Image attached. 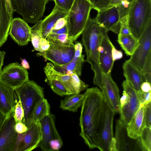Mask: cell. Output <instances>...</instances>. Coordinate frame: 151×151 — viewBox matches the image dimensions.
<instances>
[{"label": "cell", "mask_w": 151, "mask_h": 151, "mask_svg": "<svg viewBox=\"0 0 151 151\" xmlns=\"http://www.w3.org/2000/svg\"><path fill=\"white\" fill-rule=\"evenodd\" d=\"M122 95L120 99L119 120L126 127L139 107L137 91L126 81L122 83Z\"/></svg>", "instance_id": "ba28073f"}, {"label": "cell", "mask_w": 151, "mask_h": 151, "mask_svg": "<svg viewBox=\"0 0 151 151\" xmlns=\"http://www.w3.org/2000/svg\"><path fill=\"white\" fill-rule=\"evenodd\" d=\"M112 56L113 60L114 62L115 60L122 58L123 55L122 52L116 50L114 45L112 50Z\"/></svg>", "instance_id": "60d3db41"}, {"label": "cell", "mask_w": 151, "mask_h": 151, "mask_svg": "<svg viewBox=\"0 0 151 151\" xmlns=\"http://www.w3.org/2000/svg\"><path fill=\"white\" fill-rule=\"evenodd\" d=\"M120 28L119 34L129 35L131 34L128 23H120Z\"/></svg>", "instance_id": "7bdbcfd3"}, {"label": "cell", "mask_w": 151, "mask_h": 151, "mask_svg": "<svg viewBox=\"0 0 151 151\" xmlns=\"http://www.w3.org/2000/svg\"><path fill=\"white\" fill-rule=\"evenodd\" d=\"M15 93L21 102L24 110L23 121L28 128L34 122L35 109L44 98V88L32 80H29L15 88Z\"/></svg>", "instance_id": "3957f363"}, {"label": "cell", "mask_w": 151, "mask_h": 151, "mask_svg": "<svg viewBox=\"0 0 151 151\" xmlns=\"http://www.w3.org/2000/svg\"><path fill=\"white\" fill-rule=\"evenodd\" d=\"M117 42L127 55L131 56L139 43V40L132 34L118 35Z\"/></svg>", "instance_id": "4316f807"}, {"label": "cell", "mask_w": 151, "mask_h": 151, "mask_svg": "<svg viewBox=\"0 0 151 151\" xmlns=\"http://www.w3.org/2000/svg\"><path fill=\"white\" fill-rule=\"evenodd\" d=\"M14 112L7 117L0 132V151H13L18 135Z\"/></svg>", "instance_id": "2e32d148"}, {"label": "cell", "mask_w": 151, "mask_h": 151, "mask_svg": "<svg viewBox=\"0 0 151 151\" xmlns=\"http://www.w3.org/2000/svg\"><path fill=\"white\" fill-rule=\"evenodd\" d=\"M47 39L50 43L49 48L44 52L37 53V56H42L46 60L50 61L54 67L63 65L73 59L75 53L74 44L66 45L49 36Z\"/></svg>", "instance_id": "8992f818"}, {"label": "cell", "mask_w": 151, "mask_h": 151, "mask_svg": "<svg viewBox=\"0 0 151 151\" xmlns=\"http://www.w3.org/2000/svg\"><path fill=\"white\" fill-rule=\"evenodd\" d=\"M5 52L4 51L0 50V73L2 71V67L3 65L4 60L5 54Z\"/></svg>", "instance_id": "816d5d0a"}, {"label": "cell", "mask_w": 151, "mask_h": 151, "mask_svg": "<svg viewBox=\"0 0 151 151\" xmlns=\"http://www.w3.org/2000/svg\"><path fill=\"white\" fill-rule=\"evenodd\" d=\"M75 53L74 56L77 57H81L83 54H82L83 47L81 42H76L75 44Z\"/></svg>", "instance_id": "ee69618b"}, {"label": "cell", "mask_w": 151, "mask_h": 151, "mask_svg": "<svg viewBox=\"0 0 151 151\" xmlns=\"http://www.w3.org/2000/svg\"><path fill=\"white\" fill-rule=\"evenodd\" d=\"M84 56V55L79 57L74 56L68 63L59 66H54V68L57 71L63 73H65L67 71H71L80 76L81 75L82 64L85 61Z\"/></svg>", "instance_id": "83f0119b"}, {"label": "cell", "mask_w": 151, "mask_h": 151, "mask_svg": "<svg viewBox=\"0 0 151 151\" xmlns=\"http://www.w3.org/2000/svg\"><path fill=\"white\" fill-rule=\"evenodd\" d=\"M151 21V0H134L128 18L131 34L139 40Z\"/></svg>", "instance_id": "5b68a950"}, {"label": "cell", "mask_w": 151, "mask_h": 151, "mask_svg": "<svg viewBox=\"0 0 151 151\" xmlns=\"http://www.w3.org/2000/svg\"><path fill=\"white\" fill-rule=\"evenodd\" d=\"M113 45L107 33L103 37L101 45L98 48L100 68L101 72L106 74L111 73L113 67L114 62L112 56Z\"/></svg>", "instance_id": "d6986e66"}, {"label": "cell", "mask_w": 151, "mask_h": 151, "mask_svg": "<svg viewBox=\"0 0 151 151\" xmlns=\"http://www.w3.org/2000/svg\"><path fill=\"white\" fill-rule=\"evenodd\" d=\"M15 129L18 133H22L26 132L28 128L24 123L19 122L16 123Z\"/></svg>", "instance_id": "b9f144b4"}, {"label": "cell", "mask_w": 151, "mask_h": 151, "mask_svg": "<svg viewBox=\"0 0 151 151\" xmlns=\"http://www.w3.org/2000/svg\"><path fill=\"white\" fill-rule=\"evenodd\" d=\"M84 94L79 118L80 135L90 149L97 148L105 99L97 87L87 88Z\"/></svg>", "instance_id": "6da1fadb"}, {"label": "cell", "mask_w": 151, "mask_h": 151, "mask_svg": "<svg viewBox=\"0 0 151 151\" xmlns=\"http://www.w3.org/2000/svg\"><path fill=\"white\" fill-rule=\"evenodd\" d=\"M143 106H139L131 121L126 126L128 135L134 139L139 138L146 126L144 119Z\"/></svg>", "instance_id": "7402d4cb"}, {"label": "cell", "mask_w": 151, "mask_h": 151, "mask_svg": "<svg viewBox=\"0 0 151 151\" xmlns=\"http://www.w3.org/2000/svg\"><path fill=\"white\" fill-rule=\"evenodd\" d=\"M123 74L126 80L136 91L141 90L142 84L146 81L144 76L128 60H126L123 65Z\"/></svg>", "instance_id": "44dd1931"}, {"label": "cell", "mask_w": 151, "mask_h": 151, "mask_svg": "<svg viewBox=\"0 0 151 151\" xmlns=\"http://www.w3.org/2000/svg\"><path fill=\"white\" fill-rule=\"evenodd\" d=\"M31 28L23 19L13 18L9 35L19 45H26L31 41Z\"/></svg>", "instance_id": "e0dca14e"}, {"label": "cell", "mask_w": 151, "mask_h": 151, "mask_svg": "<svg viewBox=\"0 0 151 151\" xmlns=\"http://www.w3.org/2000/svg\"><path fill=\"white\" fill-rule=\"evenodd\" d=\"M105 99L116 113L120 114L119 91V88L112 78L111 73H101V82L98 86Z\"/></svg>", "instance_id": "5bb4252c"}, {"label": "cell", "mask_w": 151, "mask_h": 151, "mask_svg": "<svg viewBox=\"0 0 151 151\" xmlns=\"http://www.w3.org/2000/svg\"><path fill=\"white\" fill-rule=\"evenodd\" d=\"M16 105L14 111V116L16 123L19 122H23L24 116V112L20 100L16 94Z\"/></svg>", "instance_id": "836d02e7"}, {"label": "cell", "mask_w": 151, "mask_h": 151, "mask_svg": "<svg viewBox=\"0 0 151 151\" xmlns=\"http://www.w3.org/2000/svg\"><path fill=\"white\" fill-rule=\"evenodd\" d=\"M50 0H11L14 10L27 22L35 24L43 16Z\"/></svg>", "instance_id": "52a82bcc"}, {"label": "cell", "mask_w": 151, "mask_h": 151, "mask_svg": "<svg viewBox=\"0 0 151 151\" xmlns=\"http://www.w3.org/2000/svg\"><path fill=\"white\" fill-rule=\"evenodd\" d=\"M143 151L139 138L128 135L126 127L119 120L116 121L112 151Z\"/></svg>", "instance_id": "30bf717a"}, {"label": "cell", "mask_w": 151, "mask_h": 151, "mask_svg": "<svg viewBox=\"0 0 151 151\" xmlns=\"http://www.w3.org/2000/svg\"><path fill=\"white\" fill-rule=\"evenodd\" d=\"M139 138L143 151H151V128L145 126Z\"/></svg>", "instance_id": "1f68e13d"}, {"label": "cell", "mask_w": 151, "mask_h": 151, "mask_svg": "<svg viewBox=\"0 0 151 151\" xmlns=\"http://www.w3.org/2000/svg\"><path fill=\"white\" fill-rule=\"evenodd\" d=\"M121 0H110L107 7L118 6L120 3Z\"/></svg>", "instance_id": "f5cc1de1"}, {"label": "cell", "mask_w": 151, "mask_h": 151, "mask_svg": "<svg viewBox=\"0 0 151 151\" xmlns=\"http://www.w3.org/2000/svg\"><path fill=\"white\" fill-rule=\"evenodd\" d=\"M92 4L93 9L98 12L107 8L110 0H87Z\"/></svg>", "instance_id": "d590c367"}, {"label": "cell", "mask_w": 151, "mask_h": 151, "mask_svg": "<svg viewBox=\"0 0 151 151\" xmlns=\"http://www.w3.org/2000/svg\"><path fill=\"white\" fill-rule=\"evenodd\" d=\"M13 16L9 13L5 0H0V47L7 40Z\"/></svg>", "instance_id": "cb8c5ba5"}, {"label": "cell", "mask_w": 151, "mask_h": 151, "mask_svg": "<svg viewBox=\"0 0 151 151\" xmlns=\"http://www.w3.org/2000/svg\"><path fill=\"white\" fill-rule=\"evenodd\" d=\"M95 19L99 25L108 31L111 30L115 33L119 34L120 24L116 6L107 7L98 12Z\"/></svg>", "instance_id": "ac0fdd59"}, {"label": "cell", "mask_w": 151, "mask_h": 151, "mask_svg": "<svg viewBox=\"0 0 151 151\" xmlns=\"http://www.w3.org/2000/svg\"><path fill=\"white\" fill-rule=\"evenodd\" d=\"M50 106L47 99L44 98L37 104L34 115V122H40L51 112Z\"/></svg>", "instance_id": "f546056e"}, {"label": "cell", "mask_w": 151, "mask_h": 151, "mask_svg": "<svg viewBox=\"0 0 151 151\" xmlns=\"http://www.w3.org/2000/svg\"><path fill=\"white\" fill-rule=\"evenodd\" d=\"M42 20L41 19L39 20L31 28V41L34 48L32 51H38L41 53L44 52L39 46L40 42L43 37L41 29Z\"/></svg>", "instance_id": "f1b7e54d"}, {"label": "cell", "mask_w": 151, "mask_h": 151, "mask_svg": "<svg viewBox=\"0 0 151 151\" xmlns=\"http://www.w3.org/2000/svg\"><path fill=\"white\" fill-rule=\"evenodd\" d=\"M141 72L144 76L146 81L151 84V54L148 57Z\"/></svg>", "instance_id": "e575fe53"}, {"label": "cell", "mask_w": 151, "mask_h": 151, "mask_svg": "<svg viewBox=\"0 0 151 151\" xmlns=\"http://www.w3.org/2000/svg\"><path fill=\"white\" fill-rule=\"evenodd\" d=\"M45 74H49L59 81L65 87L69 95L76 94L72 85L70 76L59 72L54 68L51 63H47L44 68Z\"/></svg>", "instance_id": "d4e9b609"}, {"label": "cell", "mask_w": 151, "mask_h": 151, "mask_svg": "<svg viewBox=\"0 0 151 151\" xmlns=\"http://www.w3.org/2000/svg\"><path fill=\"white\" fill-rule=\"evenodd\" d=\"M68 12L63 11L55 5L51 13L42 21V32L43 38L47 39L57 20L66 17Z\"/></svg>", "instance_id": "603a6c76"}, {"label": "cell", "mask_w": 151, "mask_h": 151, "mask_svg": "<svg viewBox=\"0 0 151 151\" xmlns=\"http://www.w3.org/2000/svg\"><path fill=\"white\" fill-rule=\"evenodd\" d=\"M9 116L4 114L0 110V132L6 120Z\"/></svg>", "instance_id": "f907efd6"}, {"label": "cell", "mask_w": 151, "mask_h": 151, "mask_svg": "<svg viewBox=\"0 0 151 151\" xmlns=\"http://www.w3.org/2000/svg\"><path fill=\"white\" fill-rule=\"evenodd\" d=\"M150 54H151V21L149 23L139 40L138 45L128 60L141 72Z\"/></svg>", "instance_id": "7c38bea8"}, {"label": "cell", "mask_w": 151, "mask_h": 151, "mask_svg": "<svg viewBox=\"0 0 151 151\" xmlns=\"http://www.w3.org/2000/svg\"><path fill=\"white\" fill-rule=\"evenodd\" d=\"M115 114L105 100L100 138L97 148L101 151H112L114 137L113 121Z\"/></svg>", "instance_id": "9c48e42d"}, {"label": "cell", "mask_w": 151, "mask_h": 151, "mask_svg": "<svg viewBox=\"0 0 151 151\" xmlns=\"http://www.w3.org/2000/svg\"><path fill=\"white\" fill-rule=\"evenodd\" d=\"M29 80L27 70L17 63L6 65L0 73V82L14 90Z\"/></svg>", "instance_id": "8fae6325"}, {"label": "cell", "mask_w": 151, "mask_h": 151, "mask_svg": "<svg viewBox=\"0 0 151 151\" xmlns=\"http://www.w3.org/2000/svg\"><path fill=\"white\" fill-rule=\"evenodd\" d=\"M69 76L71 78V83L75 91L76 94H79L82 91L87 88L89 85L83 82L76 73H72Z\"/></svg>", "instance_id": "d6a6232c"}, {"label": "cell", "mask_w": 151, "mask_h": 151, "mask_svg": "<svg viewBox=\"0 0 151 151\" xmlns=\"http://www.w3.org/2000/svg\"><path fill=\"white\" fill-rule=\"evenodd\" d=\"M42 137L40 122H34L25 132L18 133L13 151H31L38 147Z\"/></svg>", "instance_id": "4fadbf2b"}, {"label": "cell", "mask_w": 151, "mask_h": 151, "mask_svg": "<svg viewBox=\"0 0 151 151\" xmlns=\"http://www.w3.org/2000/svg\"><path fill=\"white\" fill-rule=\"evenodd\" d=\"M92 9V4L87 0H74L66 17L70 40L74 42L81 35Z\"/></svg>", "instance_id": "277c9868"}, {"label": "cell", "mask_w": 151, "mask_h": 151, "mask_svg": "<svg viewBox=\"0 0 151 151\" xmlns=\"http://www.w3.org/2000/svg\"><path fill=\"white\" fill-rule=\"evenodd\" d=\"M68 29L66 24L65 26L61 29L58 30H52L49 35H59L64 33L68 34Z\"/></svg>", "instance_id": "7dc6e473"}, {"label": "cell", "mask_w": 151, "mask_h": 151, "mask_svg": "<svg viewBox=\"0 0 151 151\" xmlns=\"http://www.w3.org/2000/svg\"><path fill=\"white\" fill-rule=\"evenodd\" d=\"M55 116L50 112L40 121L42 137L38 147L42 150L50 151V142L55 139H62L55 127Z\"/></svg>", "instance_id": "9a60e30c"}, {"label": "cell", "mask_w": 151, "mask_h": 151, "mask_svg": "<svg viewBox=\"0 0 151 151\" xmlns=\"http://www.w3.org/2000/svg\"><path fill=\"white\" fill-rule=\"evenodd\" d=\"M151 84L147 82H144L141 84L140 88L141 90L145 92H148L151 91Z\"/></svg>", "instance_id": "c3c4849f"}, {"label": "cell", "mask_w": 151, "mask_h": 151, "mask_svg": "<svg viewBox=\"0 0 151 151\" xmlns=\"http://www.w3.org/2000/svg\"><path fill=\"white\" fill-rule=\"evenodd\" d=\"M45 74L48 84L55 93L61 96L69 95L65 87L59 81L52 76L47 74Z\"/></svg>", "instance_id": "4dcf8cb0"}, {"label": "cell", "mask_w": 151, "mask_h": 151, "mask_svg": "<svg viewBox=\"0 0 151 151\" xmlns=\"http://www.w3.org/2000/svg\"><path fill=\"white\" fill-rule=\"evenodd\" d=\"M5 0L9 13L11 16H13L14 11L12 5L11 0Z\"/></svg>", "instance_id": "681fc988"}, {"label": "cell", "mask_w": 151, "mask_h": 151, "mask_svg": "<svg viewBox=\"0 0 151 151\" xmlns=\"http://www.w3.org/2000/svg\"><path fill=\"white\" fill-rule=\"evenodd\" d=\"M108 31L90 16L81 34L82 45L86 56V61L91 65L94 73L93 83L97 86L101 82L102 73L99 65L98 48L103 37Z\"/></svg>", "instance_id": "7a4b0ae2"}, {"label": "cell", "mask_w": 151, "mask_h": 151, "mask_svg": "<svg viewBox=\"0 0 151 151\" xmlns=\"http://www.w3.org/2000/svg\"><path fill=\"white\" fill-rule=\"evenodd\" d=\"M50 45L49 41L47 39L42 37L39 43L40 47L41 50L45 52L48 50Z\"/></svg>", "instance_id": "bcb514c9"}, {"label": "cell", "mask_w": 151, "mask_h": 151, "mask_svg": "<svg viewBox=\"0 0 151 151\" xmlns=\"http://www.w3.org/2000/svg\"><path fill=\"white\" fill-rule=\"evenodd\" d=\"M55 5L62 10L68 12L70 9L74 0H52Z\"/></svg>", "instance_id": "8d00e7d4"}, {"label": "cell", "mask_w": 151, "mask_h": 151, "mask_svg": "<svg viewBox=\"0 0 151 151\" xmlns=\"http://www.w3.org/2000/svg\"><path fill=\"white\" fill-rule=\"evenodd\" d=\"M84 97V93L74 94L66 96L60 100V107L63 110L77 112L81 106Z\"/></svg>", "instance_id": "484cf974"}, {"label": "cell", "mask_w": 151, "mask_h": 151, "mask_svg": "<svg viewBox=\"0 0 151 151\" xmlns=\"http://www.w3.org/2000/svg\"><path fill=\"white\" fill-rule=\"evenodd\" d=\"M137 92L140 103L139 106H143L151 102V91L145 92L141 90L137 91Z\"/></svg>", "instance_id": "74e56055"}, {"label": "cell", "mask_w": 151, "mask_h": 151, "mask_svg": "<svg viewBox=\"0 0 151 151\" xmlns=\"http://www.w3.org/2000/svg\"><path fill=\"white\" fill-rule=\"evenodd\" d=\"M21 65L24 68L28 69L30 68V66L28 62L25 59H21Z\"/></svg>", "instance_id": "db71d44e"}, {"label": "cell", "mask_w": 151, "mask_h": 151, "mask_svg": "<svg viewBox=\"0 0 151 151\" xmlns=\"http://www.w3.org/2000/svg\"><path fill=\"white\" fill-rule=\"evenodd\" d=\"M143 107L144 119L146 126L151 128V102L144 105Z\"/></svg>", "instance_id": "f35d334b"}, {"label": "cell", "mask_w": 151, "mask_h": 151, "mask_svg": "<svg viewBox=\"0 0 151 151\" xmlns=\"http://www.w3.org/2000/svg\"><path fill=\"white\" fill-rule=\"evenodd\" d=\"M67 17L58 19L56 23L52 30L59 29L63 27L66 23Z\"/></svg>", "instance_id": "f6af8a7d"}, {"label": "cell", "mask_w": 151, "mask_h": 151, "mask_svg": "<svg viewBox=\"0 0 151 151\" xmlns=\"http://www.w3.org/2000/svg\"><path fill=\"white\" fill-rule=\"evenodd\" d=\"M14 90L0 82V110L9 116L14 111L16 105Z\"/></svg>", "instance_id": "ffe728a7"}, {"label": "cell", "mask_w": 151, "mask_h": 151, "mask_svg": "<svg viewBox=\"0 0 151 151\" xmlns=\"http://www.w3.org/2000/svg\"><path fill=\"white\" fill-rule=\"evenodd\" d=\"M48 36L55 38L61 43L66 45H70L74 44L73 41L68 38V34H62L59 35H50Z\"/></svg>", "instance_id": "ab89813d"}]
</instances>
